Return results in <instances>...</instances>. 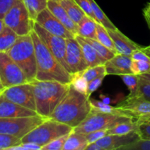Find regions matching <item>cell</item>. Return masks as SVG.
I'll return each instance as SVG.
<instances>
[{
  "label": "cell",
  "mask_w": 150,
  "mask_h": 150,
  "mask_svg": "<svg viewBox=\"0 0 150 150\" xmlns=\"http://www.w3.org/2000/svg\"><path fill=\"white\" fill-rule=\"evenodd\" d=\"M91 110L89 97L76 91L70 83L68 90L49 118L74 128L87 117Z\"/></svg>",
  "instance_id": "6da1fadb"
},
{
  "label": "cell",
  "mask_w": 150,
  "mask_h": 150,
  "mask_svg": "<svg viewBox=\"0 0 150 150\" xmlns=\"http://www.w3.org/2000/svg\"><path fill=\"white\" fill-rule=\"evenodd\" d=\"M30 35L34 42L36 57V79L57 81L63 83H70L71 74L57 59L34 29Z\"/></svg>",
  "instance_id": "7a4b0ae2"
},
{
  "label": "cell",
  "mask_w": 150,
  "mask_h": 150,
  "mask_svg": "<svg viewBox=\"0 0 150 150\" xmlns=\"http://www.w3.org/2000/svg\"><path fill=\"white\" fill-rule=\"evenodd\" d=\"M30 83L33 87L37 114L45 118H49L68 90L70 83L38 79H35Z\"/></svg>",
  "instance_id": "3957f363"
},
{
  "label": "cell",
  "mask_w": 150,
  "mask_h": 150,
  "mask_svg": "<svg viewBox=\"0 0 150 150\" xmlns=\"http://www.w3.org/2000/svg\"><path fill=\"white\" fill-rule=\"evenodd\" d=\"M7 53L23 70L28 82H32L36 79V57L30 34L18 36L14 45Z\"/></svg>",
  "instance_id": "277c9868"
},
{
  "label": "cell",
  "mask_w": 150,
  "mask_h": 150,
  "mask_svg": "<svg viewBox=\"0 0 150 150\" xmlns=\"http://www.w3.org/2000/svg\"><path fill=\"white\" fill-rule=\"evenodd\" d=\"M73 130V127L67 125L47 118L23 136L21 139V143L32 142L42 147L51 141L69 134Z\"/></svg>",
  "instance_id": "5b68a950"
},
{
  "label": "cell",
  "mask_w": 150,
  "mask_h": 150,
  "mask_svg": "<svg viewBox=\"0 0 150 150\" xmlns=\"http://www.w3.org/2000/svg\"><path fill=\"white\" fill-rule=\"evenodd\" d=\"M132 119L133 118L125 116L103 113L92 108L87 117L79 125L73 128V131L82 134H87L96 130H108L120 123L128 121Z\"/></svg>",
  "instance_id": "8992f818"
},
{
  "label": "cell",
  "mask_w": 150,
  "mask_h": 150,
  "mask_svg": "<svg viewBox=\"0 0 150 150\" xmlns=\"http://www.w3.org/2000/svg\"><path fill=\"white\" fill-rule=\"evenodd\" d=\"M3 21L5 26L14 31L18 36L29 35L33 29L34 21L29 17L23 0H18L8 10Z\"/></svg>",
  "instance_id": "52a82bcc"
},
{
  "label": "cell",
  "mask_w": 150,
  "mask_h": 150,
  "mask_svg": "<svg viewBox=\"0 0 150 150\" xmlns=\"http://www.w3.org/2000/svg\"><path fill=\"white\" fill-rule=\"evenodd\" d=\"M45 119L47 118L40 115L14 118L0 117V133L22 139Z\"/></svg>",
  "instance_id": "ba28073f"
},
{
  "label": "cell",
  "mask_w": 150,
  "mask_h": 150,
  "mask_svg": "<svg viewBox=\"0 0 150 150\" xmlns=\"http://www.w3.org/2000/svg\"><path fill=\"white\" fill-rule=\"evenodd\" d=\"M0 80L4 89L28 82L23 70L7 52H0Z\"/></svg>",
  "instance_id": "9c48e42d"
},
{
  "label": "cell",
  "mask_w": 150,
  "mask_h": 150,
  "mask_svg": "<svg viewBox=\"0 0 150 150\" xmlns=\"http://www.w3.org/2000/svg\"><path fill=\"white\" fill-rule=\"evenodd\" d=\"M33 29L44 42L47 48L54 54L57 59L68 71L66 62V39L50 33L36 21L33 23Z\"/></svg>",
  "instance_id": "30bf717a"
},
{
  "label": "cell",
  "mask_w": 150,
  "mask_h": 150,
  "mask_svg": "<svg viewBox=\"0 0 150 150\" xmlns=\"http://www.w3.org/2000/svg\"><path fill=\"white\" fill-rule=\"evenodd\" d=\"M0 93L10 101L36 111L35 95L30 82L4 88Z\"/></svg>",
  "instance_id": "8fae6325"
},
{
  "label": "cell",
  "mask_w": 150,
  "mask_h": 150,
  "mask_svg": "<svg viewBox=\"0 0 150 150\" xmlns=\"http://www.w3.org/2000/svg\"><path fill=\"white\" fill-rule=\"evenodd\" d=\"M117 107L134 120L150 118V101L140 97H127Z\"/></svg>",
  "instance_id": "7c38bea8"
},
{
  "label": "cell",
  "mask_w": 150,
  "mask_h": 150,
  "mask_svg": "<svg viewBox=\"0 0 150 150\" xmlns=\"http://www.w3.org/2000/svg\"><path fill=\"white\" fill-rule=\"evenodd\" d=\"M66 62L70 74L84 70L88 67L80 44L75 38L66 39Z\"/></svg>",
  "instance_id": "4fadbf2b"
},
{
  "label": "cell",
  "mask_w": 150,
  "mask_h": 150,
  "mask_svg": "<svg viewBox=\"0 0 150 150\" xmlns=\"http://www.w3.org/2000/svg\"><path fill=\"white\" fill-rule=\"evenodd\" d=\"M35 21L39 23L42 28L57 36L63 38H75L76 35H73L68 30L48 8H45L37 17Z\"/></svg>",
  "instance_id": "5bb4252c"
},
{
  "label": "cell",
  "mask_w": 150,
  "mask_h": 150,
  "mask_svg": "<svg viewBox=\"0 0 150 150\" xmlns=\"http://www.w3.org/2000/svg\"><path fill=\"white\" fill-rule=\"evenodd\" d=\"M140 139L137 131L123 135H106L96 142L102 150L121 149Z\"/></svg>",
  "instance_id": "9a60e30c"
},
{
  "label": "cell",
  "mask_w": 150,
  "mask_h": 150,
  "mask_svg": "<svg viewBox=\"0 0 150 150\" xmlns=\"http://www.w3.org/2000/svg\"><path fill=\"white\" fill-rule=\"evenodd\" d=\"M38 115L36 111L21 106L16 103L7 99L0 93V117L14 118V117H33Z\"/></svg>",
  "instance_id": "2e32d148"
},
{
  "label": "cell",
  "mask_w": 150,
  "mask_h": 150,
  "mask_svg": "<svg viewBox=\"0 0 150 150\" xmlns=\"http://www.w3.org/2000/svg\"><path fill=\"white\" fill-rule=\"evenodd\" d=\"M107 30L114 42L117 54L130 57L133 51L142 48V46L131 40L118 29Z\"/></svg>",
  "instance_id": "e0dca14e"
},
{
  "label": "cell",
  "mask_w": 150,
  "mask_h": 150,
  "mask_svg": "<svg viewBox=\"0 0 150 150\" xmlns=\"http://www.w3.org/2000/svg\"><path fill=\"white\" fill-rule=\"evenodd\" d=\"M132 59L128 56L117 54L113 58L105 63L107 75L122 76L124 74L132 73L131 71Z\"/></svg>",
  "instance_id": "ac0fdd59"
},
{
  "label": "cell",
  "mask_w": 150,
  "mask_h": 150,
  "mask_svg": "<svg viewBox=\"0 0 150 150\" xmlns=\"http://www.w3.org/2000/svg\"><path fill=\"white\" fill-rule=\"evenodd\" d=\"M47 8L73 35H78V24L69 16L64 7L57 0H48Z\"/></svg>",
  "instance_id": "d6986e66"
},
{
  "label": "cell",
  "mask_w": 150,
  "mask_h": 150,
  "mask_svg": "<svg viewBox=\"0 0 150 150\" xmlns=\"http://www.w3.org/2000/svg\"><path fill=\"white\" fill-rule=\"evenodd\" d=\"M76 39L80 44L83 52V57L86 62L88 67H94V66L99 65V64H104L102 60L98 56V53L95 51V48L87 42L86 38L81 35H76Z\"/></svg>",
  "instance_id": "ffe728a7"
},
{
  "label": "cell",
  "mask_w": 150,
  "mask_h": 150,
  "mask_svg": "<svg viewBox=\"0 0 150 150\" xmlns=\"http://www.w3.org/2000/svg\"><path fill=\"white\" fill-rule=\"evenodd\" d=\"M96 21L85 15L78 23V35L86 38L96 39Z\"/></svg>",
  "instance_id": "44dd1931"
},
{
  "label": "cell",
  "mask_w": 150,
  "mask_h": 150,
  "mask_svg": "<svg viewBox=\"0 0 150 150\" xmlns=\"http://www.w3.org/2000/svg\"><path fill=\"white\" fill-rule=\"evenodd\" d=\"M88 144L85 134L76 133L73 130L69 133L63 150H86Z\"/></svg>",
  "instance_id": "7402d4cb"
},
{
  "label": "cell",
  "mask_w": 150,
  "mask_h": 150,
  "mask_svg": "<svg viewBox=\"0 0 150 150\" xmlns=\"http://www.w3.org/2000/svg\"><path fill=\"white\" fill-rule=\"evenodd\" d=\"M69 15L72 20L78 23L86 15L83 10L74 0H57Z\"/></svg>",
  "instance_id": "603a6c76"
},
{
  "label": "cell",
  "mask_w": 150,
  "mask_h": 150,
  "mask_svg": "<svg viewBox=\"0 0 150 150\" xmlns=\"http://www.w3.org/2000/svg\"><path fill=\"white\" fill-rule=\"evenodd\" d=\"M18 35L7 26L0 33V52H7L17 40Z\"/></svg>",
  "instance_id": "cb8c5ba5"
},
{
  "label": "cell",
  "mask_w": 150,
  "mask_h": 150,
  "mask_svg": "<svg viewBox=\"0 0 150 150\" xmlns=\"http://www.w3.org/2000/svg\"><path fill=\"white\" fill-rule=\"evenodd\" d=\"M32 21H35L40 13L47 8L48 0H23Z\"/></svg>",
  "instance_id": "d4e9b609"
},
{
  "label": "cell",
  "mask_w": 150,
  "mask_h": 150,
  "mask_svg": "<svg viewBox=\"0 0 150 150\" xmlns=\"http://www.w3.org/2000/svg\"><path fill=\"white\" fill-rule=\"evenodd\" d=\"M138 123L136 120H128L124 122L120 123L114 127L108 130V135H123L130 132L137 131Z\"/></svg>",
  "instance_id": "484cf974"
},
{
  "label": "cell",
  "mask_w": 150,
  "mask_h": 150,
  "mask_svg": "<svg viewBox=\"0 0 150 150\" xmlns=\"http://www.w3.org/2000/svg\"><path fill=\"white\" fill-rule=\"evenodd\" d=\"M89 2H90L92 11H93L95 18H96V21L98 23L103 25L106 29H117L115 26V25H114V23L111 21V20L107 17L106 15L104 13V12L101 10V8L99 7V5L97 4L96 1H95V0H89Z\"/></svg>",
  "instance_id": "4316f807"
},
{
  "label": "cell",
  "mask_w": 150,
  "mask_h": 150,
  "mask_svg": "<svg viewBox=\"0 0 150 150\" xmlns=\"http://www.w3.org/2000/svg\"><path fill=\"white\" fill-rule=\"evenodd\" d=\"M96 40L99 41L101 44L105 45V47L115 53L117 54V51L114 47V42L108 33V30L104 27L100 23H97V29H96Z\"/></svg>",
  "instance_id": "83f0119b"
},
{
  "label": "cell",
  "mask_w": 150,
  "mask_h": 150,
  "mask_svg": "<svg viewBox=\"0 0 150 150\" xmlns=\"http://www.w3.org/2000/svg\"><path fill=\"white\" fill-rule=\"evenodd\" d=\"M86 40H87V42L95 48V51H97L98 56H99L100 58L101 59V60H102L103 64H105L107 61L111 59V58H113V57L116 55L115 53H114L113 51H111V50L108 49L107 47H105V45L101 44L100 42L98 40H97L96 39L86 38Z\"/></svg>",
  "instance_id": "f1b7e54d"
},
{
  "label": "cell",
  "mask_w": 150,
  "mask_h": 150,
  "mask_svg": "<svg viewBox=\"0 0 150 150\" xmlns=\"http://www.w3.org/2000/svg\"><path fill=\"white\" fill-rule=\"evenodd\" d=\"M90 103L91 105H92V109L95 110V111H100V112L103 113H106V114H114V115L118 116H125V117H127L117 107L111 106L110 104L105 103L103 101L92 99L90 100Z\"/></svg>",
  "instance_id": "f546056e"
},
{
  "label": "cell",
  "mask_w": 150,
  "mask_h": 150,
  "mask_svg": "<svg viewBox=\"0 0 150 150\" xmlns=\"http://www.w3.org/2000/svg\"><path fill=\"white\" fill-rule=\"evenodd\" d=\"M70 83L76 91L87 96L88 82L82 76L81 71L71 74Z\"/></svg>",
  "instance_id": "4dcf8cb0"
},
{
  "label": "cell",
  "mask_w": 150,
  "mask_h": 150,
  "mask_svg": "<svg viewBox=\"0 0 150 150\" xmlns=\"http://www.w3.org/2000/svg\"><path fill=\"white\" fill-rule=\"evenodd\" d=\"M82 76H83L86 81L89 82L90 81L96 79L101 76H106V69L105 64H99V65L89 67L81 71Z\"/></svg>",
  "instance_id": "1f68e13d"
},
{
  "label": "cell",
  "mask_w": 150,
  "mask_h": 150,
  "mask_svg": "<svg viewBox=\"0 0 150 150\" xmlns=\"http://www.w3.org/2000/svg\"><path fill=\"white\" fill-rule=\"evenodd\" d=\"M122 79L124 81L125 84L127 86L130 90V94L128 97H134L136 95L138 90V86H139V76L129 73V74L122 75Z\"/></svg>",
  "instance_id": "d6a6232c"
},
{
  "label": "cell",
  "mask_w": 150,
  "mask_h": 150,
  "mask_svg": "<svg viewBox=\"0 0 150 150\" xmlns=\"http://www.w3.org/2000/svg\"><path fill=\"white\" fill-rule=\"evenodd\" d=\"M130 67L132 73L136 76L149 73H150V62L132 59Z\"/></svg>",
  "instance_id": "836d02e7"
},
{
  "label": "cell",
  "mask_w": 150,
  "mask_h": 150,
  "mask_svg": "<svg viewBox=\"0 0 150 150\" xmlns=\"http://www.w3.org/2000/svg\"><path fill=\"white\" fill-rule=\"evenodd\" d=\"M21 144V139L0 133V149H9L10 147Z\"/></svg>",
  "instance_id": "e575fe53"
},
{
  "label": "cell",
  "mask_w": 150,
  "mask_h": 150,
  "mask_svg": "<svg viewBox=\"0 0 150 150\" xmlns=\"http://www.w3.org/2000/svg\"><path fill=\"white\" fill-rule=\"evenodd\" d=\"M138 123L137 133L142 139H150V118L136 120Z\"/></svg>",
  "instance_id": "d590c367"
},
{
  "label": "cell",
  "mask_w": 150,
  "mask_h": 150,
  "mask_svg": "<svg viewBox=\"0 0 150 150\" xmlns=\"http://www.w3.org/2000/svg\"><path fill=\"white\" fill-rule=\"evenodd\" d=\"M134 97H140L150 101V83L140 76H139L138 90Z\"/></svg>",
  "instance_id": "8d00e7d4"
},
{
  "label": "cell",
  "mask_w": 150,
  "mask_h": 150,
  "mask_svg": "<svg viewBox=\"0 0 150 150\" xmlns=\"http://www.w3.org/2000/svg\"><path fill=\"white\" fill-rule=\"evenodd\" d=\"M68 136L69 134H66L51 141V142L42 146V150H63V147Z\"/></svg>",
  "instance_id": "74e56055"
},
{
  "label": "cell",
  "mask_w": 150,
  "mask_h": 150,
  "mask_svg": "<svg viewBox=\"0 0 150 150\" xmlns=\"http://www.w3.org/2000/svg\"><path fill=\"white\" fill-rule=\"evenodd\" d=\"M120 150H150V139H139L136 142L121 148Z\"/></svg>",
  "instance_id": "f35d334b"
},
{
  "label": "cell",
  "mask_w": 150,
  "mask_h": 150,
  "mask_svg": "<svg viewBox=\"0 0 150 150\" xmlns=\"http://www.w3.org/2000/svg\"><path fill=\"white\" fill-rule=\"evenodd\" d=\"M106 135H108V130H99L85 134V136L87 139L88 143L91 144L97 142L98 140L103 138Z\"/></svg>",
  "instance_id": "ab89813d"
},
{
  "label": "cell",
  "mask_w": 150,
  "mask_h": 150,
  "mask_svg": "<svg viewBox=\"0 0 150 150\" xmlns=\"http://www.w3.org/2000/svg\"><path fill=\"white\" fill-rule=\"evenodd\" d=\"M105 76H101L99 77L96 78V79H93V80L90 81L88 82V89H87V96L90 98L91 95L94 92L97 90L100 86H101L103 81L104 78Z\"/></svg>",
  "instance_id": "60d3db41"
},
{
  "label": "cell",
  "mask_w": 150,
  "mask_h": 150,
  "mask_svg": "<svg viewBox=\"0 0 150 150\" xmlns=\"http://www.w3.org/2000/svg\"><path fill=\"white\" fill-rule=\"evenodd\" d=\"M74 1L79 4V7H80L84 11L86 15H87L88 16H89V17H91L92 18H93L95 21H96V18H95V15H94L93 11H92V7H91L89 0H74Z\"/></svg>",
  "instance_id": "b9f144b4"
},
{
  "label": "cell",
  "mask_w": 150,
  "mask_h": 150,
  "mask_svg": "<svg viewBox=\"0 0 150 150\" xmlns=\"http://www.w3.org/2000/svg\"><path fill=\"white\" fill-rule=\"evenodd\" d=\"M142 48L133 51V54L130 56L131 59L134 60H143V61L150 62V57L142 50Z\"/></svg>",
  "instance_id": "7bdbcfd3"
},
{
  "label": "cell",
  "mask_w": 150,
  "mask_h": 150,
  "mask_svg": "<svg viewBox=\"0 0 150 150\" xmlns=\"http://www.w3.org/2000/svg\"><path fill=\"white\" fill-rule=\"evenodd\" d=\"M86 150H102L101 148L98 145V144L96 142H94V143L89 144L86 146Z\"/></svg>",
  "instance_id": "ee69618b"
},
{
  "label": "cell",
  "mask_w": 150,
  "mask_h": 150,
  "mask_svg": "<svg viewBox=\"0 0 150 150\" xmlns=\"http://www.w3.org/2000/svg\"><path fill=\"white\" fill-rule=\"evenodd\" d=\"M143 13H144V16L145 20H146L148 26H149L150 29V11H149L148 10H146V8H144L143 10Z\"/></svg>",
  "instance_id": "f6af8a7d"
},
{
  "label": "cell",
  "mask_w": 150,
  "mask_h": 150,
  "mask_svg": "<svg viewBox=\"0 0 150 150\" xmlns=\"http://www.w3.org/2000/svg\"><path fill=\"white\" fill-rule=\"evenodd\" d=\"M140 76L141 78L144 79V80L147 81L148 82H149L150 83V73H144V74H142V75H141V76Z\"/></svg>",
  "instance_id": "bcb514c9"
},
{
  "label": "cell",
  "mask_w": 150,
  "mask_h": 150,
  "mask_svg": "<svg viewBox=\"0 0 150 150\" xmlns=\"http://www.w3.org/2000/svg\"><path fill=\"white\" fill-rule=\"evenodd\" d=\"M100 98H101V99H102L103 102H104L105 103L110 104V103H111V99H110V98L105 97V96H104V95H100Z\"/></svg>",
  "instance_id": "7dc6e473"
},
{
  "label": "cell",
  "mask_w": 150,
  "mask_h": 150,
  "mask_svg": "<svg viewBox=\"0 0 150 150\" xmlns=\"http://www.w3.org/2000/svg\"><path fill=\"white\" fill-rule=\"evenodd\" d=\"M142 50H143L144 51L146 54H147L150 57V45L149 46H146V47H142Z\"/></svg>",
  "instance_id": "c3c4849f"
},
{
  "label": "cell",
  "mask_w": 150,
  "mask_h": 150,
  "mask_svg": "<svg viewBox=\"0 0 150 150\" xmlns=\"http://www.w3.org/2000/svg\"><path fill=\"white\" fill-rule=\"evenodd\" d=\"M4 26H5V24H4V21H3V19L0 18V33H1V31L3 30Z\"/></svg>",
  "instance_id": "681fc988"
},
{
  "label": "cell",
  "mask_w": 150,
  "mask_h": 150,
  "mask_svg": "<svg viewBox=\"0 0 150 150\" xmlns=\"http://www.w3.org/2000/svg\"><path fill=\"white\" fill-rule=\"evenodd\" d=\"M145 8L146 9V10H149V11H150V2H149L147 4V5H146V7H145Z\"/></svg>",
  "instance_id": "f907efd6"
},
{
  "label": "cell",
  "mask_w": 150,
  "mask_h": 150,
  "mask_svg": "<svg viewBox=\"0 0 150 150\" xmlns=\"http://www.w3.org/2000/svg\"><path fill=\"white\" fill-rule=\"evenodd\" d=\"M4 89V87H3L2 84H1V80H0V91L3 90Z\"/></svg>",
  "instance_id": "816d5d0a"
},
{
  "label": "cell",
  "mask_w": 150,
  "mask_h": 150,
  "mask_svg": "<svg viewBox=\"0 0 150 150\" xmlns=\"http://www.w3.org/2000/svg\"><path fill=\"white\" fill-rule=\"evenodd\" d=\"M0 92H1V91H0Z\"/></svg>",
  "instance_id": "f5cc1de1"
}]
</instances>
